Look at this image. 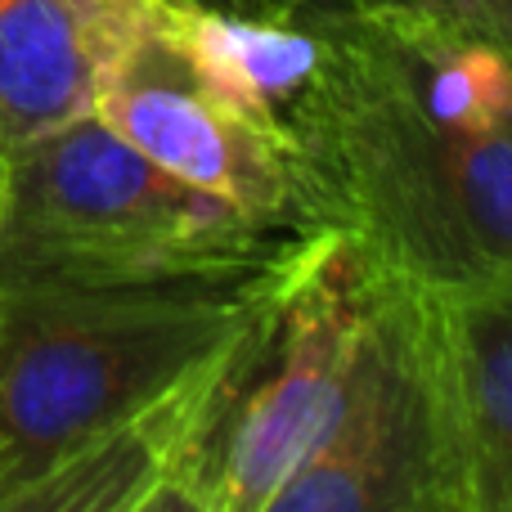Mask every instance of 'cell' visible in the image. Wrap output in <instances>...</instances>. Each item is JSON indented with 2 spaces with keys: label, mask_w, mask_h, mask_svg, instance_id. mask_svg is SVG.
Wrapping results in <instances>:
<instances>
[{
  "label": "cell",
  "mask_w": 512,
  "mask_h": 512,
  "mask_svg": "<svg viewBox=\"0 0 512 512\" xmlns=\"http://www.w3.org/2000/svg\"><path fill=\"white\" fill-rule=\"evenodd\" d=\"M468 512H512V274L441 292Z\"/></svg>",
  "instance_id": "9"
},
{
  "label": "cell",
  "mask_w": 512,
  "mask_h": 512,
  "mask_svg": "<svg viewBox=\"0 0 512 512\" xmlns=\"http://www.w3.org/2000/svg\"><path fill=\"white\" fill-rule=\"evenodd\" d=\"M149 27L230 104L279 126L324 59L310 14H248L212 0H149Z\"/></svg>",
  "instance_id": "8"
},
{
  "label": "cell",
  "mask_w": 512,
  "mask_h": 512,
  "mask_svg": "<svg viewBox=\"0 0 512 512\" xmlns=\"http://www.w3.org/2000/svg\"><path fill=\"white\" fill-rule=\"evenodd\" d=\"M288 252L243 279L0 292V512H158L207 369Z\"/></svg>",
  "instance_id": "1"
},
{
  "label": "cell",
  "mask_w": 512,
  "mask_h": 512,
  "mask_svg": "<svg viewBox=\"0 0 512 512\" xmlns=\"http://www.w3.org/2000/svg\"><path fill=\"white\" fill-rule=\"evenodd\" d=\"M212 5L248 9V14H315V9H342V0H212Z\"/></svg>",
  "instance_id": "11"
},
{
  "label": "cell",
  "mask_w": 512,
  "mask_h": 512,
  "mask_svg": "<svg viewBox=\"0 0 512 512\" xmlns=\"http://www.w3.org/2000/svg\"><path fill=\"white\" fill-rule=\"evenodd\" d=\"M342 9L445 18V23L472 27V32H486V36H495V41L512 45V0H342Z\"/></svg>",
  "instance_id": "10"
},
{
  "label": "cell",
  "mask_w": 512,
  "mask_h": 512,
  "mask_svg": "<svg viewBox=\"0 0 512 512\" xmlns=\"http://www.w3.org/2000/svg\"><path fill=\"white\" fill-rule=\"evenodd\" d=\"M297 239L171 176L95 113L5 149L0 292L243 279Z\"/></svg>",
  "instance_id": "3"
},
{
  "label": "cell",
  "mask_w": 512,
  "mask_h": 512,
  "mask_svg": "<svg viewBox=\"0 0 512 512\" xmlns=\"http://www.w3.org/2000/svg\"><path fill=\"white\" fill-rule=\"evenodd\" d=\"M0 180H5V149H0Z\"/></svg>",
  "instance_id": "12"
},
{
  "label": "cell",
  "mask_w": 512,
  "mask_h": 512,
  "mask_svg": "<svg viewBox=\"0 0 512 512\" xmlns=\"http://www.w3.org/2000/svg\"><path fill=\"white\" fill-rule=\"evenodd\" d=\"M324 59L283 113L301 234L432 292L512 274V122L472 126L423 95L378 14L315 9Z\"/></svg>",
  "instance_id": "2"
},
{
  "label": "cell",
  "mask_w": 512,
  "mask_h": 512,
  "mask_svg": "<svg viewBox=\"0 0 512 512\" xmlns=\"http://www.w3.org/2000/svg\"><path fill=\"white\" fill-rule=\"evenodd\" d=\"M369 270L333 230L288 252L270 297L216 351L162 512H270L342 396Z\"/></svg>",
  "instance_id": "4"
},
{
  "label": "cell",
  "mask_w": 512,
  "mask_h": 512,
  "mask_svg": "<svg viewBox=\"0 0 512 512\" xmlns=\"http://www.w3.org/2000/svg\"><path fill=\"white\" fill-rule=\"evenodd\" d=\"M270 512H468L441 292L369 270L337 409Z\"/></svg>",
  "instance_id": "5"
},
{
  "label": "cell",
  "mask_w": 512,
  "mask_h": 512,
  "mask_svg": "<svg viewBox=\"0 0 512 512\" xmlns=\"http://www.w3.org/2000/svg\"><path fill=\"white\" fill-rule=\"evenodd\" d=\"M149 0H0V149L86 117Z\"/></svg>",
  "instance_id": "7"
},
{
  "label": "cell",
  "mask_w": 512,
  "mask_h": 512,
  "mask_svg": "<svg viewBox=\"0 0 512 512\" xmlns=\"http://www.w3.org/2000/svg\"><path fill=\"white\" fill-rule=\"evenodd\" d=\"M90 113L171 176L274 230L301 234L288 135L216 95L149 23L108 68Z\"/></svg>",
  "instance_id": "6"
}]
</instances>
